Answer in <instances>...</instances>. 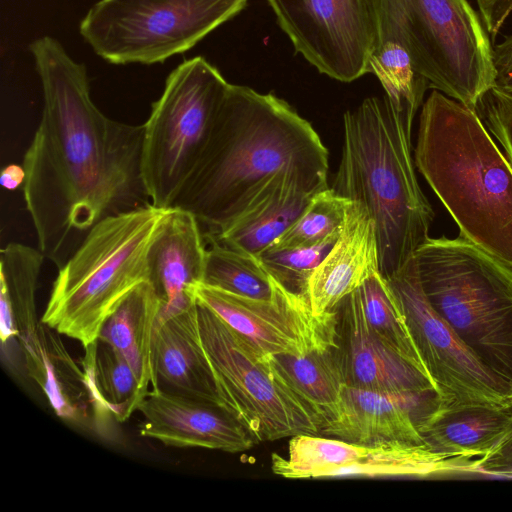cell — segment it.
<instances>
[{"label": "cell", "mask_w": 512, "mask_h": 512, "mask_svg": "<svg viewBox=\"0 0 512 512\" xmlns=\"http://www.w3.org/2000/svg\"><path fill=\"white\" fill-rule=\"evenodd\" d=\"M139 434L166 446L229 453L249 450L254 440L224 407L152 389L138 407Z\"/></svg>", "instance_id": "9a60e30c"}, {"label": "cell", "mask_w": 512, "mask_h": 512, "mask_svg": "<svg viewBox=\"0 0 512 512\" xmlns=\"http://www.w3.org/2000/svg\"><path fill=\"white\" fill-rule=\"evenodd\" d=\"M436 388L435 404L503 406L512 385L486 368L427 301L412 258L385 277Z\"/></svg>", "instance_id": "8fae6325"}, {"label": "cell", "mask_w": 512, "mask_h": 512, "mask_svg": "<svg viewBox=\"0 0 512 512\" xmlns=\"http://www.w3.org/2000/svg\"><path fill=\"white\" fill-rule=\"evenodd\" d=\"M350 203L330 187L318 191L297 220L269 248L309 246L324 241L341 231Z\"/></svg>", "instance_id": "4dcf8cb0"}, {"label": "cell", "mask_w": 512, "mask_h": 512, "mask_svg": "<svg viewBox=\"0 0 512 512\" xmlns=\"http://www.w3.org/2000/svg\"><path fill=\"white\" fill-rule=\"evenodd\" d=\"M159 310L154 288L143 282L108 317L99 334L125 358L146 392L153 383L152 345Z\"/></svg>", "instance_id": "7402d4cb"}, {"label": "cell", "mask_w": 512, "mask_h": 512, "mask_svg": "<svg viewBox=\"0 0 512 512\" xmlns=\"http://www.w3.org/2000/svg\"><path fill=\"white\" fill-rule=\"evenodd\" d=\"M328 151L312 125L272 93L230 84L197 166L173 207L209 235L223 231L278 175L328 186ZM172 207V208H173Z\"/></svg>", "instance_id": "7a4b0ae2"}, {"label": "cell", "mask_w": 512, "mask_h": 512, "mask_svg": "<svg viewBox=\"0 0 512 512\" xmlns=\"http://www.w3.org/2000/svg\"><path fill=\"white\" fill-rule=\"evenodd\" d=\"M340 232L314 245L281 249L268 248L256 257L280 284L307 298L309 279L337 241Z\"/></svg>", "instance_id": "1f68e13d"}, {"label": "cell", "mask_w": 512, "mask_h": 512, "mask_svg": "<svg viewBox=\"0 0 512 512\" xmlns=\"http://www.w3.org/2000/svg\"><path fill=\"white\" fill-rule=\"evenodd\" d=\"M248 0H99L79 32L115 65L162 63L194 47L236 16Z\"/></svg>", "instance_id": "30bf717a"}, {"label": "cell", "mask_w": 512, "mask_h": 512, "mask_svg": "<svg viewBox=\"0 0 512 512\" xmlns=\"http://www.w3.org/2000/svg\"><path fill=\"white\" fill-rule=\"evenodd\" d=\"M359 292L366 320L374 333L392 351L429 377L387 279L378 271L359 287Z\"/></svg>", "instance_id": "f1b7e54d"}, {"label": "cell", "mask_w": 512, "mask_h": 512, "mask_svg": "<svg viewBox=\"0 0 512 512\" xmlns=\"http://www.w3.org/2000/svg\"><path fill=\"white\" fill-rule=\"evenodd\" d=\"M334 350L346 385L398 395L436 394L432 380L392 351L368 324L359 288L335 308Z\"/></svg>", "instance_id": "5bb4252c"}, {"label": "cell", "mask_w": 512, "mask_h": 512, "mask_svg": "<svg viewBox=\"0 0 512 512\" xmlns=\"http://www.w3.org/2000/svg\"><path fill=\"white\" fill-rule=\"evenodd\" d=\"M482 23L495 37L512 12V0H477Z\"/></svg>", "instance_id": "e575fe53"}, {"label": "cell", "mask_w": 512, "mask_h": 512, "mask_svg": "<svg viewBox=\"0 0 512 512\" xmlns=\"http://www.w3.org/2000/svg\"><path fill=\"white\" fill-rule=\"evenodd\" d=\"M334 346L302 356L272 355L277 369L319 416L322 426L336 415L346 386Z\"/></svg>", "instance_id": "484cf974"}, {"label": "cell", "mask_w": 512, "mask_h": 512, "mask_svg": "<svg viewBox=\"0 0 512 512\" xmlns=\"http://www.w3.org/2000/svg\"><path fill=\"white\" fill-rule=\"evenodd\" d=\"M152 366V389L211 402L227 409L202 344L197 302L157 320Z\"/></svg>", "instance_id": "e0dca14e"}, {"label": "cell", "mask_w": 512, "mask_h": 512, "mask_svg": "<svg viewBox=\"0 0 512 512\" xmlns=\"http://www.w3.org/2000/svg\"><path fill=\"white\" fill-rule=\"evenodd\" d=\"M414 161L460 236L512 268V166L478 113L434 90L422 104Z\"/></svg>", "instance_id": "277c9868"}, {"label": "cell", "mask_w": 512, "mask_h": 512, "mask_svg": "<svg viewBox=\"0 0 512 512\" xmlns=\"http://www.w3.org/2000/svg\"><path fill=\"white\" fill-rule=\"evenodd\" d=\"M315 193L296 176L280 174L223 231L204 236L256 256L297 220Z\"/></svg>", "instance_id": "ffe728a7"}, {"label": "cell", "mask_w": 512, "mask_h": 512, "mask_svg": "<svg viewBox=\"0 0 512 512\" xmlns=\"http://www.w3.org/2000/svg\"><path fill=\"white\" fill-rule=\"evenodd\" d=\"M418 109L398 107L384 94L366 98L343 116L341 159L331 188L362 205L374 221L384 277L409 262L429 238L434 218L412 157Z\"/></svg>", "instance_id": "3957f363"}, {"label": "cell", "mask_w": 512, "mask_h": 512, "mask_svg": "<svg viewBox=\"0 0 512 512\" xmlns=\"http://www.w3.org/2000/svg\"><path fill=\"white\" fill-rule=\"evenodd\" d=\"M85 381L97 406L118 422L127 420L147 393L125 358L111 345L97 339L85 347Z\"/></svg>", "instance_id": "cb8c5ba5"}, {"label": "cell", "mask_w": 512, "mask_h": 512, "mask_svg": "<svg viewBox=\"0 0 512 512\" xmlns=\"http://www.w3.org/2000/svg\"><path fill=\"white\" fill-rule=\"evenodd\" d=\"M476 111L504 148L512 166V95L492 87L482 96Z\"/></svg>", "instance_id": "d6a6232c"}, {"label": "cell", "mask_w": 512, "mask_h": 512, "mask_svg": "<svg viewBox=\"0 0 512 512\" xmlns=\"http://www.w3.org/2000/svg\"><path fill=\"white\" fill-rule=\"evenodd\" d=\"M275 280L272 299L248 298L200 284L196 299L261 352L302 356L335 345L336 312L318 317L308 299Z\"/></svg>", "instance_id": "4fadbf2b"}, {"label": "cell", "mask_w": 512, "mask_h": 512, "mask_svg": "<svg viewBox=\"0 0 512 512\" xmlns=\"http://www.w3.org/2000/svg\"><path fill=\"white\" fill-rule=\"evenodd\" d=\"M421 397L346 385L336 415L322 426L320 434L367 447L426 445L410 405Z\"/></svg>", "instance_id": "d6986e66"}, {"label": "cell", "mask_w": 512, "mask_h": 512, "mask_svg": "<svg viewBox=\"0 0 512 512\" xmlns=\"http://www.w3.org/2000/svg\"><path fill=\"white\" fill-rule=\"evenodd\" d=\"M378 40L400 45L429 87L476 111L495 86L493 48L467 0H373Z\"/></svg>", "instance_id": "52a82bcc"}, {"label": "cell", "mask_w": 512, "mask_h": 512, "mask_svg": "<svg viewBox=\"0 0 512 512\" xmlns=\"http://www.w3.org/2000/svg\"><path fill=\"white\" fill-rule=\"evenodd\" d=\"M25 177L23 165L10 164L2 169L0 182L2 187L7 190H16L23 186Z\"/></svg>", "instance_id": "8d00e7d4"}, {"label": "cell", "mask_w": 512, "mask_h": 512, "mask_svg": "<svg viewBox=\"0 0 512 512\" xmlns=\"http://www.w3.org/2000/svg\"><path fill=\"white\" fill-rule=\"evenodd\" d=\"M495 86L512 95V36L493 48Z\"/></svg>", "instance_id": "d590c367"}, {"label": "cell", "mask_w": 512, "mask_h": 512, "mask_svg": "<svg viewBox=\"0 0 512 512\" xmlns=\"http://www.w3.org/2000/svg\"><path fill=\"white\" fill-rule=\"evenodd\" d=\"M207 247L204 284L240 296L270 300L275 280L254 255L230 249L204 236Z\"/></svg>", "instance_id": "83f0119b"}, {"label": "cell", "mask_w": 512, "mask_h": 512, "mask_svg": "<svg viewBox=\"0 0 512 512\" xmlns=\"http://www.w3.org/2000/svg\"><path fill=\"white\" fill-rule=\"evenodd\" d=\"M198 303L202 344L227 410L255 444L320 434L322 420L265 354Z\"/></svg>", "instance_id": "9c48e42d"}, {"label": "cell", "mask_w": 512, "mask_h": 512, "mask_svg": "<svg viewBox=\"0 0 512 512\" xmlns=\"http://www.w3.org/2000/svg\"><path fill=\"white\" fill-rule=\"evenodd\" d=\"M379 270L375 224L367 210L351 201L340 235L312 273L307 299L315 316H325Z\"/></svg>", "instance_id": "ac0fdd59"}, {"label": "cell", "mask_w": 512, "mask_h": 512, "mask_svg": "<svg viewBox=\"0 0 512 512\" xmlns=\"http://www.w3.org/2000/svg\"><path fill=\"white\" fill-rule=\"evenodd\" d=\"M29 49L43 108L23 157L22 191L38 249L59 268L101 219L149 203L141 178L143 124L105 116L91 99L86 66L57 39L37 38Z\"/></svg>", "instance_id": "6da1fadb"}, {"label": "cell", "mask_w": 512, "mask_h": 512, "mask_svg": "<svg viewBox=\"0 0 512 512\" xmlns=\"http://www.w3.org/2000/svg\"><path fill=\"white\" fill-rule=\"evenodd\" d=\"M503 407L508 411H512V393L505 398Z\"/></svg>", "instance_id": "74e56055"}, {"label": "cell", "mask_w": 512, "mask_h": 512, "mask_svg": "<svg viewBox=\"0 0 512 512\" xmlns=\"http://www.w3.org/2000/svg\"><path fill=\"white\" fill-rule=\"evenodd\" d=\"M508 412L511 414V421L507 430L493 448L478 460V471L512 474V411Z\"/></svg>", "instance_id": "836d02e7"}, {"label": "cell", "mask_w": 512, "mask_h": 512, "mask_svg": "<svg viewBox=\"0 0 512 512\" xmlns=\"http://www.w3.org/2000/svg\"><path fill=\"white\" fill-rule=\"evenodd\" d=\"M277 22L320 73L341 82L364 74L378 41L373 0H267Z\"/></svg>", "instance_id": "7c38bea8"}, {"label": "cell", "mask_w": 512, "mask_h": 512, "mask_svg": "<svg viewBox=\"0 0 512 512\" xmlns=\"http://www.w3.org/2000/svg\"><path fill=\"white\" fill-rule=\"evenodd\" d=\"M169 209L148 203L97 222L59 267L41 323L84 348L94 343L120 303L149 280V249Z\"/></svg>", "instance_id": "5b68a950"}, {"label": "cell", "mask_w": 512, "mask_h": 512, "mask_svg": "<svg viewBox=\"0 0 512 512\" xmlns=\"http://www.w3.org/2000/svg\"><path fill=\"white\" fill-rule=\"evenodd\" d=\"M478 471V459L438 453L427 445L385 444L368 447L357 462L332 471L328 478H425Z\"/></svg>", "instance_id": "603a6c76"}, {"label": "cell", "mask_w": 512, "mask_h": 512, "mask_svg": "<svg viewBox=\"0 0 512 512\" xmlns=\"http://www.w3.org/2000/svg\"><path fill=\"white\" fill-rule=\"evenodd\" d=\"M510 421V412L499 405L435 404L417 427L431 450L479 460L503 436Z\"/></svg>", "instance_id": "44dd1931"}, {"label": "cell", "mask_w": 512, "mask_h": 512, "mask_svg": "<svg viewBox=\"0 0 512 512\" xmlns=\"http://www.w3.org/2000/svg\"><path fill=\"white\" fill-rule=\"evenodd\" d=\"M412 261L432 308L486 368L512 385V268L461 236L429 237Z\"/></svg>", "instance_id": "8992f818"}, {"label": "cell", "mask_w": 512, "mask_h": 512, "mask_svg": "<svg viewBox=\"0 0 512 512\" xmlns=\"http://www.w3.org/2000/svg\"><path fill=\"white\" fill-rule=\"evenodd\" d=\"M230 83L204 57L181 62L143 124L141 178L149 203L172 208L208 143Z\"/></svg>", "instance_id": "ba28073f"}, {"label": "cell", "mask_w": 512, "mask_h": 512, "mask_svg": "<svg viewBox=\"0 0 512 512\" xmlns=\"http://www.w3.org/2000/svg\"><path fill=\"white\" fill-rule=\"evenodd\" d=\"M366 73L378 78L385 95L396 106L420 107L423 104L428 82L417 72L408 54L397 43L378 40L369 56Z\"/></svg>", "instance_id": "f546056e"}, {"label": "cell", "mask_w": 512, "mask_h": 512, "mask_svg": "<svg viewBox=\"0 0 512 512\" xmlns=\"http://www.w3.org/2000/svg\"><path fill=\"white\" fill-rule=\"evenodd\" d=\"M45 258L38 247L15 242L7 244L0 254V291L11 303L18 332L25 344L27 361L37 357L40 345L35 294Z\"/></svg>", "instance_id": "d4e9b609"}, {"label": "cell", "mask_w": 512, "mask_h": 512, "mask_svg": "<svg viewBox=\"0 0 512 512\" xmlns=\"http://www.w3.org/2000/svg\"><path fill=\"white\" fill-rule=\"evenodd\" d=\"M200 222L189 211L173 207L165 216L148 254L149 280L159 300L157 320L197 302L204 282L207 247Z\"/></svg>", "instance_id": "2e32d148"}, {"label": "cell", "mask_w": 512, "mask_h": 512, "mask_svg": "<svg viewBox=\"0 0 512 512\" xmlns=\"http://www.w3.org/2000/svg\"><path fill=\"white\" fill-rule=\"evenodd\" d=\"M367 449L332 437L299 434L291 437L287 457L272 454L271 469L290 479L328 478L332 471L357 462Z\"/></svg>", "instance_id": "4316f807"}]
</instances>
